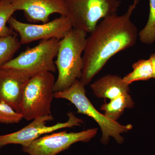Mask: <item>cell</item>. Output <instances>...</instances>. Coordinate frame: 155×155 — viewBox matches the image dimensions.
I'll return each mask as SVG.
<instances>
[{
    "mask_svg": "<svg viewBox=\"0 0 155 155\" xmlns=\"http://www.w3.org/2000/svg\"><path fill=\"white\" fill-rule=\"evenodd\" d=\"M87 38L85 31L73 28L60 40L55 61L58 76L53 87L54 92L67 89L80 80Z\"/></svg>",
    "mask_w": 155,
    "mask_h": 155,
    "instance_id": "cell-2",
    "label": "cell"
},
{
    "mask_svg": "<svg viewBox=\"0 0 155 155\" xmlns=\"http://www.w3.org/2000/svg\"><path fill=\"white\" fill-rule=\"evenodd\" d=\"M69 119L67 122L57 123L52 126H47V122L52 121L51 114L41 116L33 119L28 125L16 132L0 135V147L10 144H20L22 147L28 146L42 135L51 133L64 128L80 126L83 122L73 113L67 114Z\"/></svg>",
    "mask_w": 155,
    "mask_h": 155,
    "instance_id": "cell-8",
    "label": "cell"
},
{
    "mask_svg": "<svg viewBox=\"0 0 155 155\" xmlns=\"http://www.w3.org/2000/svg\"><path fill=\"white\" fill-rule=\"evenodd\" d=\"M15 11L10 0H0V37L16 34L7 25L9 19Z\"/></svg>",
    "mask_w": 155,
    "mask_h": 155,
    "instance_id": "cell-17",
    "label": "cell"
},
{
    "mask_svg": "<svg viewBox=\"0 0 155 155\" xmlns=\"http://www.w3.org/2000/svg\"><path fill=\"white\" fill-rule=\"evenodd\" d=\"M67 16L75 29L90 33L104 18L117 14L120 0H64Z\"/></svg>",
    "mask_w": 155,
    "mask_h": 155,
    "instance_id": "cell-5",
    "label": "cell"
},
{
    "mask_svg": "<svg viewBox=\"0 0 155 155\" xmlns=\"http://www.w3.org/2000/svg\"><path fill=\"white\" fill-rule=\"evenodd\" d=\"M84 87L80 80H78L67 89L54 92V97L68 100L77 108L78 113L86 115L95 121L102 132L101 141L103 144L107 143L110 137H114L118 143H122L124 139L121 134L131 130L132 125H121L99 112L86 96Z\"/></svg>",
    "mask_w": 155,
    "mask_h": 155,
    "instance_id": "cell-3",
    "label": "cell"
},
{
    "mask_svg": "<svg viewBox=\"0 0 155 155\" xmlns=\"http://www.w3.org/2000/svg\"><path fill=\"white\" fill-rule=\"evenodd\" d=\"M134 103L129 94L126 93L110 100L109 103L101 106V110L104 111V115L109 119L117 121L125 109H130Z\"/></svg>",
    "mask_w": 155,
    "mask_h": 155,
    "instance_id": "cell-13",
    "label": "cell"
},
{
    "mask_svg": "<svg viewBox=\"0 0 155 155\" xmlns=\"http://www.w3.org/2000/svg\"><path fill=\"white\" fill-rule=\"evenodd\" d=\"M23 119L20 113H18L11 106L0 101V122L5 124L17 123Z\"/></svg>",
    "mask_w": 155,
    "mask_h": 155,
    "instance_id": "cell-18",
    "label": "cell"
},
{
    "mask_svg": "<svg viewBox=\"0 0 155 155\" xmlns=\"http://www.w3.org/2000/svg\"><path fill=\"white\" fill-rule=\"evenodd\" d=\"M53 73L41 72L29 78L25 85L21 104L20 114L29 121L51 114L55 82Z\"/></svg>",
    "mask_w": 155,
    "mask_h": 155,
    "instance_id": "cell-4",
    "label": "cell"
},
{
    "mask_svg": "<svg viewBox=\"0 0 155 155\" xmlns=\"http://www.w3.org/2000/svg\"><path fill=\"white\" fill-rule=\"evenodd\" d=\"M31 75L12 68H0V101L20 113L22 94Z\"/></svg>",
    "mask_w": 155,
    "mask_h": 155,
    "instance_id": "cell-10",
    "label": "cell"
},
{
    "mask_svg": "<svg viewBox=\"0 0 155 155\" xmlns=\"http://www.w3.org/2000/svg\"><path fill=\"white\" fill-rule=\"evenodd\" d=\"M132 68L133 71L122 78L129 85L135 81L150 80L153 78L152 64L150 58L135 62L132 65Z\"/></svg>",
    "mask_w": 155,
    "mask_h": 155,
    "instance_id": "cell-14",
    "label": "cell"
},
{
    "mask_svg": "<svg viewBox=\"0 0 155 155\" xmlns=\"http://www.w3.org/2000/svg\"><path fill=\"white\" fill-rule=\"evenodd\" d=\"M16 34L0 37V68L12 60L21 47Z\"/></svg>",
    "mask_w": 155,
    "mask_h": 155,
    "instance_id": "cell-15",
    "label": "cell"
},
{
    "mask_svg": "<svg viewBox=\"0 0 155 155\" xmlns=\"http://www.w3.org/2000/svg\"><path fill=\"white\" fill-rule=\"evenodd\" d=\"M15 11L24 12L26 19L32 22L46 23L51 15H67L64 0H10Z\"/></svg>",
    "mask_w": 155,
    "mask_h": 155,
    "instance_id": "cell-11",
    "label": "cell"
},
{
    "mask_svg": "<svg viewBox=\"0 0 155 155\" xmlns=\"http://www.w3.org/2000/svg\"><path fill=\"white\" fill-rule=\"evenodd\" d=\"M97 132L96 128L78 132L64 130L39 137L28 146L22 147V150L29 155H56L75 143L89 141Z\"/></svg>",
    "mask_w": 155,
    "mask_h": 155,
    "instance_id": "cell-9",
    "label": "cell"
},
{
    "mask_svg": "<svg viewBox=\"0 0 155 155\" xmlns=\"http://www.w3.org/2000/svg\"><path fill=\"white\" fill-rule=\"evenodd\" d=\"M140 0H134L125 14H113L100 21L86 39L80 79L84 86L116 54L132 47L138 36L131 16Z\"/></svg>",
    "mask_w": 155,
    "mask_h": 155,
    "instance_id": "cell-1",
    "label": "cell"
},
{
    "mask_svg": "<svg viewBox=\"0 0 155 155\" xmlns=\"http://www.w3.org/2000/svg\"><path fill=\"white\" fill-rule=\"evenodd\" d=\"M150 59L151 61L153 69V78L155 79V54H153L150 57Z\"/></svg>",
    "mask_w": 155,
    "mask_h": 155,
    "instance_id": "cell-19",
    "label": "cell"
},
{
    "mask_svg": "<svg viewBox=\"0 0 155 155\" xmlns=\"http://www.w3.org/2000/svg\"><path fill=\"white\" fill-rule=\"evenodd\" d=\"M129 84L123 78L116 75H108L101 78L92 84L91 87L96 96L110 100L128 93Z\"/></svg>",
    "mask_w": 155,
    "mask_h": 155,
    "instance_id": "cell-12",
    "label": "cell"
},
{
    "mask_svg": "<svg viewBox=\"0 0 155 155\" xmlns=\"http://www.w3.org/2000/svg\"><path fill=\"white\" fill-rule=\"evenodd\" d=\"M143 43L150 45L155 41V0H150V14L146 25L138 33Z\"/></svg>",
    "mask_w": 155,
    "mask_h": 155,
    "instance_id": "cell-16",
    "label": "cell"
},
{
    "mask_svg": "<svg viewBox=\"0 0 155 155\" xmlns=\"http://www.w3.org/2000/svg\"><path fill=\"white\" fill-rule=\"evenodd\" d=\"M60 41L57 38L41 41L38 45L26 49L1 68L18 69L32 76L42 72L54 73L57 70L54 59Z\"/></svg>",
    "mask_w": 155,
    "mask_h": 155,
    "instance_id": "cell-6",
    "label": "cell"
},
{
    "mask_svg": "<svg viewBox=\"0 0 155 155\" xmlns=\"http://www.w3.org/2000/svg\"><path fill=\"white\" fill-rule=\"evenodd\" d=\"M8 23L10 28L19 34L22 45L51 38L61 40L73 28L70 19L66 16L41 24L25 23L12 16Z\"/></svg>",
    "mask_w": 155,
    "mask_h": 155,
    "instance_id": "cell-7",
    "label": "cell"
}]
</instances>
